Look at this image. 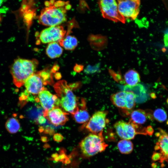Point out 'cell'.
<instances>
[{"mask_svg": "<svg viewBox=\"0 0 168 168\" xmlns=\"http://www.w3.org/2000/svg\"><path fill=\"white\" fill-rule=\"evenodd\" d=\"M153 116L156 121L159 122H163L166 121L167 118L166 112L163 109L158 108L153 113Z\"/></svg>", "mask_w": 168, "mask_h": 168, "instance_id": "603a6c76", "label": "cell"}, {"mask_svg": "<svg viewBox=\"0 0 168 168\" xmlns=\"http://www.w3.org/2000/svg\"><path fill=\"white\" fill-rule=\"evenodd\" d=\"M159 132L156 135L158 140L155 147V150H159L161 154L160 162L162 163L164 161L168 163V134L164 130L159 128Z\"/></svg>", "mask_w": 168, "mask_h": 168, "instance_id": "4fadbf2b", "label": "cell"}, {"mask_svg": "<svg viewBox=\"0 0 168 168\" xmlns=\"http://www.w3.org/2000/svg\"><path fill=\"white\" fill-rule=\"evenodd\" d=\"M99 65L98 64L95 66H88L85 70V72L87 73H93L98 71L99 69Z\"/></svg>", "mask_w": 168, "mask_h": 168, "instance_id": "cb8c5ba5", "label": "cell"}, {"mask_svg": "<svg viewBox=\"0 0 168 168\" xmlns=\"http://www.w3.org/2000/svg\"><path fill=\"white\" fill-rule=\"evenodd\" d=\"M3 2V0H0V7L2 5Z\"/></svg>", "mask_w": 168, "mask_h": 168, "instance_id": "4dcf8cb0", "label": "cell"}, {"mask_svg": "<svg viewBox=\"0 0 168 168\" xmlns=\"http://www.w3.org/2000/svg\"><path fill=\"white\" fill-rule=\"evenodd\" d=\"M36 59L18 58L15 60L10 68V72L15 85L20 87L35 72L38 64Z\"/></svg>", "mask_w": 168, "mask_h": 168, "instance_id": "7a4b0ae2", "label": "cell"}, {"mask_svg": "<svg viewBox=\"0 0 168 168\" xmlns=\"http://www.w3.org/2000/svg\"><path fill=\"white\" fill-rule=\"evenodd\" d=\"M38 121L40 124L44 123L46 122V119L45 117L44 116H40L38 119Z\"/></svg>", "mask_w": 168, "mask_h": 168, "instance_id": "f1b7e54d", "label": "cell"}, {"mask_svg": "<svg viewBox=\"0 0 168 168\" xmlns=\"http://www.w3.org/2000/svg\"><path fill=\"white\" fill-rule=\"evenodd\" d=\"M161 155L160 153L154 152L152 156V159L153 161H156L160 160Z\"/></svg>", "mask_w": 168, "mask_h": 168, "instance_id": "d4e9b609", "label": "cell"}, {"mask_svg": "<svg viewBox=\"0 0 168 168\" xmlns=\"http://www.w3.org/2000/svg\"><path fill=\"white\" fill-rule=\"evenodd\" d=\"M45 5L41 11L38 21L41 24L50 26H58L65 21L67 11L71 7L69 1L62 0L46 1Z\"/></svg>", "mask_w": 168, "mask_h": 168, "instance_id": "6da1fadb", "label": "cell"}, {"mask_svg": "<svg viewBox=\"0 0 168 168\" xmlns=\"http://www.w3.org/2000/svg\"><path fill=\"white\" fill-rule=\"evenodd\" d=\"M118 10L125 18L133 20L139 12L140 0H117Z\"/></svg>", "mask_w": 168, "mask_h": 168, "instance_id": "ba28073f", "label": "cell"}, {"mask_svg": "<svg viewBox=\"0 0 168 168\" xmlns=\"http://www.w3.org/2000/svg\"><path fill=\"white\" fill-rule=\"evenodd\" d=\"M80 145L82 153L87 157L102 152L108 146L104 141L102 131L89 134L81 141Z\"/></svg>", "mask_w": 168, "mask_h": 168, "instance_id": "277c9868", "label": "cell"}, {"mask_svg": "<svg viewBox=\"0 0 168 168\" xmlns=\"http://www.w3.org/2000/svg\"><path fill=\"white\" fill-rule=\"evenodd\" d=\"M38 95L37 99L44 111H48L60 105L58 96L51 94L46 89L40 92Z\"/></svg>", "mask_w": 168, "mask_h": 168, "instance_id": "7c38bea8", "label": "cell"}, {"mask_svg": "<svg viewBox=\"0 0 168 168\" xmlns=\"http://www.w3.org/2000/svg\"><path fill=\"white\" fill-rule=\"evenodd\" d=\"M98 4L104 18L115 22L125 23L126 19L119 12L115 0H99Z\"/></svg>", "mask_w": 168, "mask_h": 168, "instance_id": "5b68a950", "label": "cell"}, {"mask_svg": "<svg viewBox=\"0 0 168 168\" xmlns=\"http://www.w3.org/2000/svg\"><path fill=\"white\" fill-rule=\"evenodd\" d=\"M90 40L93 48L97 50H100L105 49L108 43L106 37L101 35H92Z\"/></svg>", "mask_w": 168, "mask_h": 168, "instance_id": "2e32d148", "label": "cell"}, {"mask_svg": "<svg viewBox=\"0 0 168 168\" xmlns=\"http://www.w3.org/2000/svg\"><path fill=\"white\" fill-rule=\"evenodd\" d=\"M24 85L27 92L37 95L45 89L44 86L46 84L38 72L30 76L25 81Z\"/></svg>", "mask_w": 168, "mask_h": 168, "instance_id": "8fae6325", "label": "cell"}, {"mask_svg": "<svg viewBox=\"0 0 168 168\" xmlns=\"http://www.w3.org/2000/svg\"><path fill=\"white\" fill-rule=\"evenodd\" d=\"M114 127L118 136L123 139H133L137 134H141L140 127L130 121L127 122L120 120L115 123Z\"/></svg>", "mask_w": 168, "mask_h": 168, "instance_id": "52a82bcc", "label": "cell"}, {"mask_svg": "<svg viewBox=\"0 0 168 168\" xmlns=\"http://www.w3.org/2000/svg\"><path fill=\"white\" fill-rule=\"evenodd\" d=\"M60 44L65 49L72 50L77 46V41L74 36L68 35L59 41Z\"/></svg>", "mask_w": 168, "mask_h": 168, "instance_id": "ffe728a7", "label": "cell"}, {"mask_svg": "<svg viewBox=\"0 0 168 168\" xmlns=\"http://www.w3.org/2000/svg\"><path fill=\"white\" fill-rule=\"evenodd\" d=\"M59 100L60 106L72 115L78 109V99L65 81L58 82L54 86Z\"/></svg>", "mask_w": 168, "mask_h": 168, "instance_id": "3957f363", "label": "cell"}, {"mask_svg": "<svg viewBox=\"0 0 168 168\" xmlns=\"http://www.w3.org/2000/svg\"><path fill=\"white\" fill-rule=\"evenodd\" d=\"M63 138L62 136L60 134H56L54 136V139L55 140L57 141H61Z\"/></svg>", "mask_w": 168, "mask_h": 168, "instance_id": "83f0119b", "label": "cell"}, {"mask_svg": "<svg viewBox=\"0 0 168 168\" xmlns=\"http://www.w3.org/2000/svg\"><path fill=\"white\" fill-rule=\"evenodd\" d=\"M164 41L165 46L168 47V30L165 33L164 36Z\"/></svg>", "mask_w": 168, "mask_h": 168, "instance_id": "484cf974", "label": "cell"}, {"mask_svg": "<svg viewBox=\"0 0 168 168\" xmlns=\"http://www.w3.org/2000/svg\"><path fill=\"white\" fill-rule=\"evenodd\" d=\"M136 96L134 93L129 91H122L112 94L110 100L117 107L127 111H131L135 105Z\"/></svg>", "mask_w": 168, "mask_h": 168, "instance_id": "8992f818", "label": "cell"}, {"mask_svg": "<svg viewBox=\"0 0 168 168\" xmlns=\"http://www.w3.org/2000/svg\"><path fill=\"white\" fill-rule=\"evenodd\" d=\"M167 124L168 125V121H167Z\"/></svg>", "mask_w": 168, "mask_h": 168, "instance_id": "836d02e7", "label": "cell"}, {"mask_svg": "<svg viewBox=\"0 0 168 168\" xmlns=\"http://www.w3.org/2000/svg\"><path fill=\"white\" fill-rule=\"evenodd\" d=\"M5 127L9 133H15L19 130L20 125L18 120L16 118L12 117L9 119L7 121Z\"/></svg>", "mask_w": 168, "mask_h": 168, "instance_id": "7402d4cb", "label": "cell"}, {"mask_svg": "<svg viewBox=\"0 0 168 168\" xmlns=\"http://www.w3.org/2000/svg\"><path fill=\"white\" fill-rule=\"evenodd\" d=\"M65 33L66 31L62 26H50L40 33L39 39L44 44L59 42L63 39Z\"/></svg>", "mask_w": 168, "mask_h": 168, "instance_id": "9c48e42d", "label": "cell"}, {"mask_svg": "<svg viewBox=\"0 0 168 168\" xmlns=\"http://www.w3.org/2000/svg\"><path fill=\"white\" fill-rule=\"evenodd\" d=\"M152 97L153 98H155L156 97V96L154 93H152L151 95Z\"/></svg>", "mask_w": 168, "mask_h": 168, "instance_id": "f546056e", "label": "cell"}, {"mask_svg": "<svg viewBox=\"0 0 168 168\" xmlns=\"http://www.w3.org/2000/svg\"><path fill=\"white\" fill-rule=\"evenodd\" d=\"M108 114L105 111L96 112L90 118L86 126L87 130L94 134L102 131L108 121L106 118Z\"/></svg>", "mask_w": 168, "mask_h": 168, "instance_id": "30bf717a", "label": "cell"}, {"mask_svg": "<svg viewBox=\"0 0 168 168\" xmlns=\"http://www.w3.org/2000/svg\"><path fill=\"white\" fill-rule=\"evenodd\" d=\"M130 118L129 121L138 125L145 123L148 118L146 112L139 109L132 111Z\"/></svg>", "mask_w": 168, "mask_h": 168, "instance_id": "e0dca14e", "label": "cell"}, {"mask_svg": "<svg viewBox=\"0 0 168 168\" xmlns=\"http://www.w3.org/2000/svg\"><path fill=\"white\" fill-rule=\"evenodd\" d=\"M124 78L127 85L130 86H136L140 81L139 74L133 69H130L127 71L124 75Z\"/></svg>", "mask_w": 168, "mask_h": 168, "instance_id": "ac0fdd59", "label": "cell"}, {"mask_svg": "<svg viewBox=\"0 0 168 168\" xmlns=\"http://www.w3.org/2000/svg\"><path fill=\"white\" fill-rule=\"evenodd\" d=\"M63 49L57 42L50 43L46 49V53L51 58H54L60 56L63 52Z\"/></svg>", "mask_w": 168, "mask_h": 168, "instance_id": "d6986e66", "label": "cell"}, {"mask_svg": "<svg viewBox=\"0 0 168 168\" xmlns=\"http://www.w3.org/2000/svg\"><path fill=\"white\" fill-rule=\"evenodd\" d=\"M81 102L78 103V109L73 114L75 121L78 123L83 124L87 122L89 119V115L86 108L84 99H82Z\"/></svg>", "mask_w": 168, "mask_h": 168, "instance_id": "9a60e30c", "label": "cell"}, {"mask_svg": "<svg viewBox=\"0 0 168 168\" xmlns=\"http://www.w3.org/2000/svg\"><path fill=\"white\" fill-rule=\"evenodd\" d=\"M117 147L120 153L127 154L132 152L133 146L132 142L129 140L122 139L118 142Z\"/></svg>", "mask_w": 168, "mask_h": 168, "instance_id": "44dd1931", "label": "cell"}, {"mask_svg": "<svg viewBox=\"0 0 168 168\" xmlns=\"http://www.w3.org/2000/svg\"><path fill=\"white\" fill-rule=\"evenodd\" d=\"M68 114L58 107L43 112V116L52 124L58 126L64 124L68 120Z\"/></svg>", "mask_w": 168, "mask_h": 168, "instance_id": "5bb4252c", "label": "cell"}, {"mask_svg": "<svg viewBox=\"0 0 168 168\" xmlns=\"http://www.w3.org/2000/svg\"><path fill=\"white\" fill-rule=\"evenodd\" d=\"M166 102H167V104H168V98L166 100Z\"/></svg>", "mask_w": 168, "mask_h": 168, "instance_id": "1f68e13d", "label": "cell"}, {"mask_svg": "<svg viewBox=\"0 0 168 168\" xmlns=\"http://www.w3.org/2000/svg\"><path fill=\"white\" fill-rule=\"evenodd\" d=\"M131 0V1H137L138 0Z\"/></svg>", "mask_w": 168, "mask_h": 168, "instance_id": "d6a6232c", "label": "cell"}, {"mask_svg": "<svg viewBox=\"0 0 168 168\" xmlns=\"http://www.w3.org/2000/svg\"><path fill=\"white\" fill-rule=\"evenodd\" d=\"M147 134L151 136L153 133L154 130L152 127L151 126H148L147 128Z\"/></svg>", "mask_w": 168, "mask_h": 168, "instance_id": "4316f807", "label": "cell"}]
</instances>
